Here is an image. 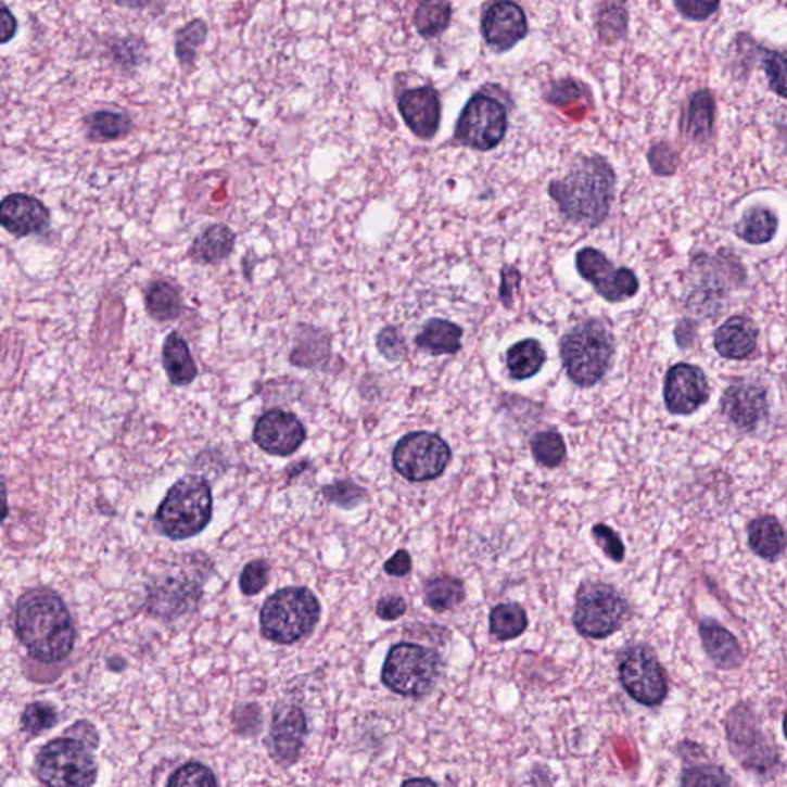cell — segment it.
Returning <instances> with one entry per match:
<instances>
[{
  "label": "cell",
  "mask_w": 787,
  "mask_h": 787,
  "mask_svg": "<svg viewBox=\"0 0 787 787\" xmlns=\"http://www.w3.org/2000/svg\"><path fill=\"white\" fill-rule=\"evenodd\" d=\"M464 330L454 321L445 319H431L421 328L416 338L417 346L431 356L456 354L461 348Z\"/></svg>",
  "instance_id": "obj_29"
},
{
  "label": "cell",
  "mask_w": 787,
  "mask_h": 787,
  "mask_svg": "<svg viewBox=\"0 0 787 787\" xmlns=\"http://www.w3.org/2000/svg\"><path fill=\"white\" fill-rule=\"evenodd\" d=\"M745 280V266L727 251L716 256L698 254L687 268V308L698 316H716L724 299Z\"/></svg>",
  "instance_id": "obj_4"
},
{
  "label": "cell",
  "mask_w": 787,
  "mask_h": 787,
  "mask_svg": "<svg viewBox=\"0 0 787 787\" xmlns=\"http://www.w3.org/2000/svg\"><path fill=\"white\" fill-rule=\"evenodd\" d=\"M630 14L619 3H605L597 14V29L605 43H615L622 40L627 33Z\"/></svg>",
  "instance_id": "obj_39"
},
{
  "label": "cell",
  "mask_w": 787,
  "mask_h": 787,
  "mask_svg": "<svg viewBox=\"0 0 787 787\" xmlns=\"http://www.w3.org/2000/svg\"><path fill=\"white\" fill-rule=\"evenodd\" d=\"M0 227L17 239L43 234L51 227L50 208L35 195H5L0 201Z\"/></svg>",
  "instance_id": "obj_19"
},
{
  "label": "cell",
  "mask_w": 787,
  "mask_h": 787,
  "mask_svg": "<svg viewBox=\"0 0 787 787\" xmlns=\"http://www.w3.org/2000/svg\"><path fill=\"white\" fill-rule=\"evenodd\" d=\"M377 350L386 358L388 361L402 360L406 356V340L403 338L402 331L395 327H385L377 335Z\"/></svg>",
  "instance_id": "obj_45"
},
{
  "label": "cell",
  "mask_w": 787,
  "mask_h": 787,
  "mask_svg": "<svg viewBox=\"0 0 787 787\" xmlns=\"http://www.w3.org/2000/svg\"><path fill=\"white\" fill-rule=\"evenodd\" d=\"M111 62L124 73H132L145 62L147 43L138 36L114 37L106 46Z\"/></svg>",
  "instance_id": "obj_38"
},
{
  "label": "cell",
  "mask_w": 787,
  "mask_h": 787,
  "mask_svg": "<svg viewBox=\"0 0 787 787\" xmlns=\"http://www.w3.org/2000/svg\"><path fill=\"white\" fill-rule=\"evenodd\" d=\"M395 471L412 483L430 482L443 474L450 461V448L432 432H412L395 446Z\"/></svg>",
  "instance_id": "obj_13"
},
{
  "label": "cell",
  "mask_w": 787,
  "mask_h": 787,
  "mask_svg": "<svg viewBox=\"0 0 787 787\" xmlns=\"http://www.w3.org/2000/svg\"><path fill=\"white\" fill-rule=\"evenodd\" d=\"M778 231V216L763 205L751 206L745 211L735 225V236L749 245H766Z\"/></svg>",
  "instance_id": "obj_30"
},
{
  "label": "cell",
  "mask_w": 787,
  "mask_h": 787,
  "mask_svg": "<svg viewBox=\"0 0 787 787\" xmlns=\"http://www.w3.org/2000/svg\"><path fill=\"white\" fill-rule=\"evenodd\" d=\"M402 787H439L430 778H411L403 783Z\"/></svg>",
  "instance_id": "obj_56"
},
{
  "label": "cell",
  "mask_w": 787,
  "mask_h": 787,
  "mask_svg": "<svg viewBox=\"0 0 787 787\" xmlns=\"http://www.w3.org/2000/svg\"><path fill=\"white\" fill-rule=\"evenodd\" d=\"M749 546L761 559L777 560L786 548L785 530L775 517L763 516L748 526Z\"/></svg>",
  "instance_id": "obj_31"
},
{
  "label": "cell",
  "mask_w": 787,
  "mask_h": 787,
  "mask_svg": "<svg viewBox=\"0 0 787 787\" xmlns=\"http://www.w3.org/2000/svg\"><path fill=\"white\" fill-rule=\"evenodd\" d=\"M453 18V5L440 0L419 3L414 13V27L423 39H435L449 28Z\"/></svg>",
  "instance_id": "obj_34"
},
{
  "label": "cell",
  "mask_w": 787,
  "mask_h": 787,
  "mask_svg": "<svg viewBox=\"0 0 787 787\" xmlns=\"http://www.w3.org/2000/svg\"><path fill=\"white\" fill-rule=\"evenodd\" d=\"M617 175L604 156H579L561 179L550 180L548 193L569 224L600 227L615 198Z\"/></svg>",
  "instance_id": "obj_1"
},
{
  "label": "cell",
  "mask_w": 787,
  "mask_h": 787,
  "mask_svg": "<svg viewBox=\"0 0 787 787\" xmlns=\"http://www.w3.org/2000/svg\"><path fill=\"white\" fill-rule=\"evenodd\" d=\"M593 535L597 545L604 549V553L609 559L617 561V563H622L624 560V545L615 531L606 526V524H595Z\"/></svg>",
  "instance_id": "obj_48"
},
{
  "label": "cell",
  "mask_w": 787,
  "mask_h": 787,
  "mask_svg": "<svg viewBox=\"0 0 787 787\" xmlns=\"http://www.w3.org/2000/svg\"><path fill=\"white\" fill-rule=\"evenodd\" d=\"M546 361V351L535 339L517 342L506 353V367L516 380L531 379L537 375Z\"/></svg>",
  "instance_id": "obj_33"
},
{
  "label": "cell",
  "mask_w": 787,
  "mask_h": 787,
  "mask_svg": "<svg viewBox=\"0 0 787 787\" xmlns=\"http://www.w3.org/2000/svg\"><path fill=\"white\" fill-rule=\"evenodd\" d=\"M508 131V111L504 102L485 92H477L458 116L456 138L464 147L491 151L504 142Z\"/></svg>",
  "instance_id": "obj_10"
},
{
  "label": "cell",
  "mask_w": 787,
  "mask_h": 787,
  "mask_svg": "<svg viewBox=\"0 0 787 787\" xmlns=\"http://www.w3.org/2000/svg\"><path fill=\"white\" fill-rule=\"evenodd\" d=\"M680 787H734L729 774L719 764L701 763L686 767Z\"/></svg>",
  "instance_id": "obj_41"
},
{
  "label": "cell",
  "mask_w": 787,
  "mask_h": 787,
  "mask_svg": "<svg viewBox=\"0 0 787 787\" xmlns=\"http://www.w3.org/2000/svg\"><path fill=\"white\" fill-rule=\"evenodd\" d=\"M397 109L406 127L416 138L432 140L442 124V101L431 85L405 90L398 96Z\"/></svg>",
  "instance_id": "obj_18"
},
{
  "label": "cell",
  "mask_w": 787,
  "mask_h": 787,
  "mask_svg": "<svg viewBox=\"0 0 787 787\" xmlns=\"http://www.w3.org/2000/svg\"><path fill=\"white\" fill-rule=\"evenodd\" d=\"M698 632H700L705 652L716 668L731 671V669L740 667L742 663L740 643L726 627L715 620L705 619L701 620Z\"/></svg>",
  "instance_id": "obj_23"
},
{
  "label": "cell",
  "mask_w": 787,
  "mask_h": 787,
  "mask_svg": "<svg viewBox=\"0 0 787 787\" xmlns=\"http://www.w3.org/2000/svg\"><path fill=\"white\" fill-rule=\"evenodd\" d=\"M376 612L380 619L386 620V622H393V620L401 619L403 613L406 612L405 600H403L401 595H386V597H383L377 604Z\"/></svg>",
  "instance_id": "obj_52"
},
{
  "label": "cell",
  "mask_w": 787,
  "mask_h": 787,
  "mask_svg": "<svg viewBox=\"0 0 787 787\" xmlns=\"http://www.w3.org/2000/svg\"><path fill=\"white\" fill-rule=\"evenodd\" d=\"M9 516V502H7V487L0 477V522Z\"/></svg>",
  "instance_id": "obj_55"
},
{
  "label": "cell",
  "mask_w": 787,
  "mask_h": 787,
  "mask_svg": "<svg viewBox=\"0 0 787 787\" xmlns=\"http://www.w3.org/2000/svg\"><path fill=\"white\" fill-rule=\"evenodd\" d=\"M236 232L228 225L216 224L203 229L191 243L188 257L195 265H220L234 253Z\"/></svg>",
  "instance_id": "obj_24"
},
{
  "label": "cell",
  "mask_w": 787,
  "mask_h": 787,
  "mask_svg": "<svg viewBox=\"0 0 787 787\" xmlns=\"http://www.w3.org/2000/svg\"><path fill=\"white\" fill-rule=\"evenodd\" d=\"M166 787H217V779L205 764L191 761L172 775Z\"/></svg>",
  "instance_id": "obj_42"
},
{
  "label": "cell",
  "mask_w": 787,
  "mask_h": 787,
  "mask_svg": "<svg viewBox=\"0 0 787 787\" xmlns=\"http://www.w3.org/2000/svg\"><path fill=\"white\" fill-rule=\"evenodd\" d=\"M18 22L9 5L0 2V46L10 43L17 35Z\"/></svg>",
  "instance_id": "obj_53"
},
{
  "label": "cell",
  "mask_w": 787,
  "mask_h": 787,
  "mask_svg": "<svg viewBox=\"0 0 787 787\" xmlns=\"http://www.w3.org/2000/svg\"><path fill=\"white\" fill-rule=\"evenodd\" d=\"M575 268L586 282L593 284L595 293L611 303L634 297L640 290L638 277L630 268H615L612 262L597 247L586 246L575 256Z\"/></svg>",
  "instance_id": "obj_14"
},
{
  "label": "cell",
  "mask_w": 787,
  "mask_h": 787,
  "mask_svg": "<svg viewBox=\"0 0 787 787\" xmlns=\"http://www.w3.org/2000/svg\"><path fill=\"white\" fill-rule=\"evenodd\" d=\"M724 724L731 752L745 770L761 775L775 771L779 764L777 746L767 740L748 705L735 706Z\"/></svg>",
  "instance_id": "obj_11"
},
{
  "label": "cell",
  "mask_w": 787,
  "mask_h": 787,
  "mask_svg": "<svg viewBox=\"0 0 787 787\" xmlns=\"http://www.w3.org/2000/svg\"><path fill=\"white\" fill-rule=\"evenodd\" d=\"M325 497L342 508H354L364 500L365 491L351 482H339L323 490Z\"/></svg>",
  "instance_id": "obj_47"
},
{
  "label": "cell",
  "mask_w": 787,
  "mask_h": 787,
  "mask_svg": "<svg viewBox=\"0 0 787 787\" xmlns=\"http://www.w3.org/2000/svg\"><path fill=\"white\" fill-rule=\"evenodd\" d=\"M306 734V719L297 706H287L276 712L269 733V749L277 763L290 766L301 756Z\"/></svg>",
  "instance_id": "obj_21"
},
{
  "label": "cell",
  "mask_w": 787,
  "mask_h": 787,
  "mask_svg": "<svg viewBox=\"0 0 787 787\" xmlns=\"http://www.w3.org/2000/svg\"><path fill=\"white\" fill-rule=\"evenodd\" d=\"M213 516V494L203 477L187 475L175 483L156 512L158 531L173 541L201 534Z\"/></svg>",
  "instance_id": "obj_5"
},
{
  "label": "cell",
  "mask_w": 787,
  "mask_h": 787,
  "mask_svg": "<svg viewBox=\"0 0 787 787\" xmlns=\"http://www.w3.org/2000/svg\"><path fill=\"white\" fill-rule=\"evenodd\" d=\"M412 561L409 554L406 550H397L393 557L385 563V571L388 575L393 577H405L411 572Z\"/></svg>",
  "instance_id": "obj_54"
},
{
  "label": "cell",
  "mask_w": 787,
  "mask_h": 787,
  "mask_svg": "<svg viewBox=\"0 0 787 787\" xmlns=\"http://www.w3.org/2000/svg\"><path fill=\"white\" fill-rule=\"evenodd\" d=\"M143 301L148 316L158 323L176 320L183 312L182 290L179 284L168 279L148 283Z\"/></svg>",
  "instance_id": "obj_27"
},
{
  "label": "cell",
  "mask_w": 787,
  "mask_h": 787,
  "mask_svg": "<svg viewBox=\"0 0 787 787\" xmlns=\"http://www.w3.org/2000/svg\"><path fill=\"white\" fill-rule=\"evenodd\" d=\"M711 390L701 368L677 364L669 369L664 380V403L668 411L677 416L696 412L709 401Z\"/></svg>",
  "instance_id": "obj_16"
},
{
  "label": "cell",
  "mask_w": 787,
  "mask_h": 787,
  "mask_svg": "<svg viewBox=\"0 0 787 787\" xmlns=\"http://www.w3.org/2000/svg\"><path fill=\"white\" fill-rule=\"evenodd\" d=\"M480 31L495 53H506L530 33L528 17L516 2H495L483 11Z\"/></svg>",
  "instance_id": "obj_15"
},
{
  "label": "cell",
  "mask_w": 787,
  "mask_h": 787,
  "mask_svg": "<svg viewBox=\"0 0 787 787\" xmlns=\"http://www.w3.org/2000/svg\"><path fill=\"white\" fill-rule=\"evenodd\" d=\"M437 650L401 643L388 652L382 669L383 685L403 697L420 698L430 694L442 675Z\"/></svg>",
  "instance_id": "obj_7"
},
{
  "label": "cell",
  "mask_w": 787,
  "mask_h": 787,
  "mask_svg": "<svg viewBox=\"0 0 787 787\" xmlns=\"http://www.w3.org/2000/svg\"><path fill=\"white\" fill-rule=\"evenodd\" d=\"M674 5L683 17L693 22L706 21L720 9V2H682L678 0Z\"/></svg>",
  "instance_id": "obj_50"
},
{
  "label": "cell",
  "mask_w": 787,
  "mask_h": 787,
  "mask_svg": "<svg viewBox=\"0 0 787 787\" xmlns=\"http://www.w3.org/2000/svg\"><path fill=\"white\" fill-rule=\"evenodd\" d=\"M330 350L331 339L327 331L312 325H301L291 361L297 367L313 368L330 356Z\"/></svg>",
  "instance_id": "obj_32"
},
{
  "label": "cell",
  "mask_w": 787,
  "mask_h": 787,
  "mask_svg": "<svg viewBox=\"0 0 787 787\" xmlns=\"http://www.w3.org/2000/svg\"><path fill=\"white\" fill-rule=\"evenodd\" d=\"M162 360L169 382L176 386H187L194 382L198 376V367H195L194 358L188 348L187 340L173 331L165 339L164 348H162Z\"/></svg>",
  "instance_id": "obj_28"
},
{
  "label": "cell",
  "mask_w": 787,
  "mask_h": 787,
  "mask_svg": "<svg viewBox=\"0 0 787 787\" xmlns=\"http://www.w3.org/2000/svg\"><path fill=\"white\" fill-rule=\"evenodd\" d=\"M619 678L632 700L648 708L660 706L668 698V675L656 652L646 645L624 650L619 664Z\"/></svg>",
  "instance_id": "obj_12"
},
{
  "label": "cell",
  "mask_w": 787,
  "mask_h": 787,
  "mask_svg": "<svg viewBox=\"0 0 787 787\" xmlns=\"http://www.w3.org/2000/svg\"><path fill=\"white\" fill-rule=\"evenodd\" d=\"M320 619V604L306 587H284L265 601L261 631L266 640L291 645L312 634Z\"/></svg>",
  "instance_id": "obj_6"
},
{
  "label": "cell",
  "mask_w": 787,
  "mask_h": 787,
  "mask_svg": "<svg viewBox=\"0 0 787 787\" xmlns=\"http://www.w3.org/2000/svg\"><path fill=\"white\" fill-rule=\"evenodd\" d=\"M16 634L29 656L43 663L66 659L74 648L72 613L61 597L47 587H36L18 598Z\"/></svg>",
  "instance_id": "obj_2"
},
{
  "label": "cell",
  "mask_w": 787,
  "mask_h": 787,
  "mask_svg": "<svg viewBox=\"0 0 787 787\" xmlns=\"http://www.w3.org/2000/svg\"><path fill=\"white\" fill-rule=\"evenodd\" d=\"M531 448L535 460L546 468L560 467L567 458V445H564L563 437L556 431L538 432L532 439Z\"/></svg>",
  "instance_id": "obj_40"
},
{
  "label": "cell",
  "mask_w": 787,
  "mask_h": 787,
  "mask_svg": "<svg viewBox=\"0 0 787 787\" xmlns=\"http://www.w3.org/2000/svg\"><path fill=\"white\" fill-rule=\"evenodd\" d=\"M759 343V328L746 316L729 317L714 334L716 353L729 360L751 357Z\"/></svg>",
  "instance_id": "obj_22"
},
{
  "label": "cell",
  "mask_w": 787,
  "mask_h": 787,
  "mask_svg": "<svg viewBox=\"0 0 787 787\" xmlns=\"http://www.w3.org/2000/svg\"><path fill=\"white\" fill-rule=\"evenodd\" d=\"M424 600L435 612L449 611L465 600L464 582L449 575L432 579L424 586Z\"/></svg>",
  "instance_id": "obj_37"
},
{
  "label": "cell",
  "mask_w": 787,
  "mask_h": 787,
  "mask_svg": "<svg viewBox=\"0 0 787 787\" xmlns=\"http://www.w3.org/2000/svg\"><path fill=\"white\" fill-rule=\"evenodd\" d=\"M82 127L85 138L90 142L106 143L127 138L135 128V122L124 111L96 110L85 114Z\"/></svg>",
  "instance_id": "obj_26"
},
{
  "label": "cell",
  "mask_w": 787,
  "mask_h": 787,
  "mask_svg": "<svg viewBox=\"0 0 787 787\" xmlns=\"http://www.w3.org/2000/svg\"><path fill=\"white\" fill-rule=\"evenodd\" d=\"M500 301L506 308H511L513 303V294L519 290L522 282V272L516 266L506 265L502 268Z\"/></svg>",
  "instance_id": "obj_51"
},
{
  "label": "cell",
  "mask_w": 787,
  "mask_h": 787,
  "mask_svg": "<svg viewBox=\"0 0 787 787\" xmlns=\"http://www.w3.org/2000/svg\"><path fill=\"white\" fill-rule=\"evenodd\" d=\"M37 777L48 787H90L98 766L84 741L58 738L36 760Z\"/></svg>",
  "instance_id": "obj_9"
},
{
  "label": "cell",
  "mask_w": 787,
  "mask_h": 787,
  "mask_svg": "<svg viewBox=\"0 0 787 787\" xmlns=\"http://www.w3.org/2000/svg\"><path fill=\"white\" fill-rule=\"evenodd\" d=\"M580 98H582V91H580L579 84L572 79L557 80L546 92V102L557 106L569 105L571 102L579 101Z\"/></svg>",
  "instance_id": "obj_49"
},
{
  "label": "cell",
  "mask_w": 787,
  "mask_h": 787,
  "mask_svg": "<svg viewBox=\"0 0 787 787\" xmlns=\"http://www.w3.org/2000/svg\"><path fill=\"white\" fill-rule=\"evenodd\" d=\"M761 68L766 73L771 90L786 99V55L779 51L764 50L760 53Z\"/></svg>",
  "instance_id": "obj_43"
},
{
  "label": "cell",
  "mask_w": 787,
  "mask_h": 787,
  "mask_svg": "<svg viewBox=\"0 0 787 787\" xmlns=\"http://www.w3.org/2000/svg\"><path fill=\"white\" fill-rule=\"evenodd\" d=\"M58 722V712L53 706L48 703H33L25 709L22 715V724L24 729L29 734H40L50 729Z\"/></svg>",
  "instance_id": "obj_44"
},
{
  "label": "cell",
  "mask_w": 787,
  "mask_h": 787,
  "mask_svg": "<svg viewBox=\"0 0 787 787\" xmlns=\"http://www.w3.org/2000/svg\"><path fill=\"white\" fill-rule=\"evenodd\" d=\"M526 627V611L520 605H498L490 613V631L497 640H513V638L520 637Z\"/></svg>",
  "instance_id": "obj_35"
},
{
  "label": "cell",
  "mask_w": 787,
  "mask_h": 787,
  "mask_svg": "<svg viewBox=\"0 0 787 787\" xmlns=\"http://www.w3.org/2000/svg\"><path fill=\"white\" fill-rule=\"evenodd\" d=\"M208 35L210 27L203 18H194V21L188 22L185 27L177 29L175 36V54L177 62L183 68L194 66L199 48L206 42Z\"/></svg>",
  "instance_id": "obj_36"
},
{
  "label": "cell",
  "mask_w": 787,
  "mask_h": 787,
  "mask_svg": "<svg viewBox=\"0 0 787 787\" xmlns=\"http://www.w3.org/2000/svg\"><path fill=\"white\" fill-rule=\"evenodd\" d=\"M722 409L738 430H756L767 416L766 390L751 380H737L724 391Z\"/></svg>",
  "instance_id": "obj_20"
},
{
  "label": "cell",
  "mask_w": 787,
  "mask_h": 787,
  "mask_svg": "<svg viewBox=\"0 0 787 787\" xmlns=\"http://www.w3.org/2000/svg\"><path fill=\"white\" fill-rule=\"evenodd\" d=\"M268 580L269 564L265 560L251 561L240 574V591L245 595H256L268 585Z\"/></svg>",
  "instance_id": "obj_46"
},
{
  "label": "cell",
  "mask_w": 787,
  "mask_h": 787,
  "mask_svg": "<svg viewBox=\"0 0 787 787\" xmlns=\"http://www.w3.org/2000/svg\"><path fill=\"white\" fill-rule=\"evenodd\" d=\"M715 101L709 90H698L690 96L682 122L680 131L689 142L705 143L712 138L714 132Z\"/></svg>",
  "instance_id": "obj_25"
},
{
  "label": "cell",
  "mask_w": 787,
  "mask_h": 787,
  "mask_svg": "<svg viewBox=\"0 0 787 787\" xmlns=\"http://www.w3.org/2000/svg\"><path fill=\"white\" fill-rule=\"evenodd\" d=\"M615 340L608 325L587 319L561 339L560 356L564 371L575 385H597L611 367Z\"/></svg>",
  "instance_id": "obj_3"
},
{
  "label": "cell",
  "mask_w": 787,
  "mask_h": 787,
  "mask_svg": "<svg viewBox=\"0 0 787 787\" xmlns=\"http://www.w3.org/2000/svg\"><path fill=\"white\" fill-rule=\"evenodd\" d=\"M306 431L294 414L283 409H271L257 420L253 440L258 448L272 456L287 457L294 454L305 442Z\"/></svg>",
  "instance_id": "obj_17"
},
{
  "label": "cell",
  "mask_w": 787,
  "mask_h": 787,
  "mask_svg": "<svg viewBox=\"0 0 787 787\" xmlns=\"http://www.w3.org/2000/svg\"><path fill=\"white\" fill-rule=\"evenodd\" d=\"M630 605L622 594L606 583H586L575 600L574 626L593 640L611 637L630 619Z\"/></svg>",
  "instance_id": "obj_8"
}]
</instances>
